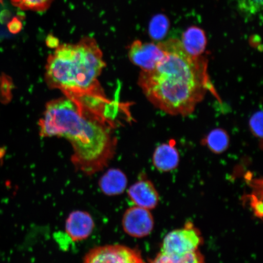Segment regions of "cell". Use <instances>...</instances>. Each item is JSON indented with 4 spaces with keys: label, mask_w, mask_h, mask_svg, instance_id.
Segmentation results:
<instances>
[{
    "label": "cell",
    "mask_w": 263,
    "mask_h": 263,
    "mask_svg": "<svg viewBox=\"0 0 263 263\" xmlns=\"http://www.w3.org/2000/svg\"><path fill=\"white\" fill-rule=\"evenodd\" d=\"M117 124L65 97L49 101L39 123L41 137H64L70 141L73 150L71 162L87 176L100 172L112 160Z\"/></svg>",
    "instance_id": "1"
},
{
    "label": "cell",
    "mask_w": 263,
    "mask_h": 263,
    "mask_svg": "<svg viewBox=\"0 0 263 263\" xmlns=\"http://www.w3.org/2000/svg\"><path fill=\"white\" fill-rule=\"evenodd\" d=\"M164 57L153 70L141 71L138 84L154 106L167 114L186 116L193 112L213 87L205 57H193L178 39L159 43Z\"/></svg>",
    "instance_id": "2"
},
{
    "label": "cell",
    "mask_w": 263,
    "mask_h": 263,
    "mask_svg": "<svg viewBox=\"0 0 263 263\" xmlns=\"http://www.w3.org/2000/svg\"><path fill=\"white\" fill-rule=\"evenodd\" d=\"M106 65L96 40L86 36L77 44H59L55 48L47 59L45 81L71 100L104 95L98 80Z\"/></svg>",
    "instance_id": "3"
},
{
    "label": "cell",
    "mask_w": 263,
    "mask_h": 263,
    "mask_svg": "<svg viewBox=\"0 0 263 263\" xmlns=\"http://www.w3.org/2000/svg\"><path fill=\"white\" fill-rule=\"evenodd\" d=\"M202 242L200 232L192 223L183 228L173 230L163 239L161 254L169 256H181L197 251Z\"/></svg>",
    "instance_id": "4"
},
{
    "label": "cell",
    "mask_w": 263,
    "mask_h": 263,
    "mask_svg": "<svg viewBox=\"0 0 263 263\" xmlns=\"http://www.w3.org/2000/svg\"><path fill=\"white\" fill-rule=\"evenodd\" d=\"M82 263H145L140 253L126 246L106 245L93 248Z\"/></svg>",
    "instance_id": "5"
},
{
    "label": "cell",
    "mask_w": 263,
    "mask_h": 263,
    "mask_svg": "<svg viewBox=\"0 0 263 263\" xmlns=\"http://www.w3.org/2000/svg\"><path fill=\"white\" fill-rule=\"evenodd\" d=\"M128 57L130 61L142 69L143 71H148L153 70L162 61L164 52L159 44L136 40L130 45Z\"/></svg>",
    "instance_id": "6"
},
{
    "label": "cell",
    "mask_w": 263,
    "mask_h": 263,
    "mask_svg": "<svg viewBox=\"0 0 263 263\" xmlns=\"http://www.w3.org/2000/svg\"><path fill=\"white\" fill-rule=\"evenodd\" d=\"M154 219L149 210L133 206L124 213V231L133 237L143 238L149 235L154 228Z\"/></svg>",
    "instance_id": "7"
},
{
    "label": "cell",
    "mask_w": 263,
    "mask_h": 263,
    "mask_svg": "<svg viewBox=\"0 0 263 263\" xmlns=\"http://www.w3.org/2000/svg\"><path fill=\"white\" fill-rule=\"evenodd\" d=\"M95 228L93 218L87 212L76 210L69 215L65 222V231L72 241H81L91 235Z\"/></svg>",
    "instance_id": "8"
},
{
    "label": "cell",
    "mask_w": 263,
    "mask_h": 263,
    "mask_svg": "<svg viewBox=\"0 0 263 263\" xmlns=\"http://www.w3.org/2000/svg\"><path fill=\"white\" fill-rule=\"evenodd\" d=\"M128 196L136 206L147 210L155 208L159 197L157 190L149 180L141 179L128 190Z\"/></svg>",
    "instance_id": "9"
},
{
    "label": "cell",
    "mask_w": 263,
    "mask_h": 263,
    "mask_svg": "<svg viewBox=\"0 0 263 263\" xmlns=\"http://www.w3.org/2000/svg\"><path fill=\"white\" fill-rule=\"evenodd\" d=\"M175 144L174 141H170L168 143L160 144L154 151V165L160 172H170L178 166L180 157Z\"/></svg>",
    "instance_id": "10"
},
{
    "label": "cell",
    "mask_w": 263,
    "mask_h": 263,
    "mask_svg": "<svg viewBox=\"0 0 263 263\" xmlns=\"http://www.w3.org/2000/svg\"><path fill=\"white\" fill-rule=\"evenodd\" d=\"M180 42L187 53L193 57H200L205 51L207 44L204 31L194 26L183 33Z\"/></svg>",
    "instance_id": "11"
},
{
    "label": "cell",
    "mask_w": 263,
    "mask_h": 263,
    "mask_svg": "<svg viewBox=\"0 0 263 263\" xmlns=\"http://www.w3.org/2000/svg\"><path fill=\"white\" fill-rule=\"evenodd\" d=\"M127 179L123 172L118 169H110L101 177L99 186L104 195L117 196L126 190Z\"/></svg>",
    "instance_id": "12"
},
{
    "label": "cell",
    "mask_w": 263,
    "mask_h": 263,
    "mask_svg": "<svg viewBox=\"0 0 263 263\" xmlns=\"http://www.w3.org/2000/svg\"><path fill=\"white\" fill-rule=\"evenodd\" d=\"M203 145L206 146L212 152L221 154L228 149L230 139L228 133L221 128H217L210 132L202 141Z\"/></svg>",
    "instance_id": "13"
},
{
    "label": "cell",
    "mask_w": 263,
    "mask_h": 263,
    "mask_svg": "<svg viewBox=\"0 0 263 263\" xmlns=\"http://www.w3.org/2000/svg\"><path fill=\"white\" fill-rule=\"evenodd\" d=\"M151 263H205L204 258L198 250L181 256L158 255Z\"/></svg>",
    "instance_id": "14"
},
{
    "label": "cell",
    "mask_w": 263,
    "mask_h": 263,
    "mask_svg": "<svg viewBox=\"0 0 263 263\" xmlns=\"http://www.w3.org/2000/svg\"><path fill=\"white\" fill-rule=\"evenodd\" d=\"M170 28V21L165 15L159 14L154 16L149 26L150 37L154 41L162 40L165 37Z\"/></svg>",
    "instance_id": "15"
},
{
    "label": "cell",
    "mask_w": 263,
    "mask_h": 263,
    "mask_svg": "<svg viewBox=\"0 0 263 263\" xmlns=\"http://www.w3.org/2000/svg\"><path fill=\"white\" fill-rule=\"evenodd\" d=\"M12 4L23 11L44 12L51 7L53 0H11Z\"/></svg>",
    "instance_id": "16"
},
{
    "label": "cell",
    "mask_w": 263,
    "mask_h": 263,
    "mask_svg": "<svg viewBox=\"0 0 263 263\" xmlns=\"http://www.w3.org/2000/svg\"><path fill=\"white\" fill-rule=\"evenodd\" d=\"M238 11L246 18H252L260 13L262 0H233Z\"/></svg>",
    "instance_id": "17"
},
{
    "label": "cell",
    "mask_w": 263,
    "mask_h": 263,
    "mask_svg": "<svg viewBox=\"0 0 263 263\" xmlns=\"http://www.w3.org/2000/svg\"><path fill=\"white\" fill-rule=\"evenodd\" d=\"M250 130L254 136L260 139L262 143V111H256L252 115L249 120Z\"/></svg>",
    "instance_id": "18"
},
{
    "label": "cell",
    "mask_w": 263,
    "mask_h": 263,
    "mask_svg": "<svg viewBox=\"0 0 263 263\" xmlns=\"http://www.w3.org/2000/svg\"><path fill=\"white\" fill-rule=\"evenodd\" d=\"M11 84L7 76L2 74L0 77V101L3 103H6L9 100Z\"/></svg>",
    "instance_id": "19"
},
{
    "label": "cell",
    "mask_w": 263,
    "mask_h": 263,
    "mask_svg": "<svg viewBox=\"0 0 263 263\" xmlns=\"http://www.w3.org/2000/svg\"><path fill=\"white\" fill-rule=\"evenodd\" d=\"M8 28L9 32L12 34H17L22 28V22L16 17L13 18L11 21L9 23Z\"/></svg>",
    "instance_id": "20"
},
{
    "label": "cell",
    "mask_w": 263,
    "mask_h": 263,
    "mask_svg": "<svg viewBox=\"0 0 263 263\" xmlns=\"http://www.w3.org/2000/svg\"><path fill=\"white\" fill-rule=\"evenodd\" d=\"M47 44L49 47L55 48L58 47L59 43L58 39L49 35L47 39Z\"/></svg>",
    "instance_id": "21"
}]
</instances>
